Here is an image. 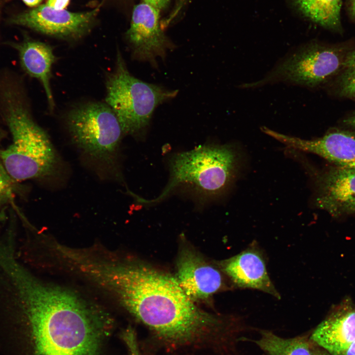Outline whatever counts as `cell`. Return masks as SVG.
<instances>
[{
	"instance_id": "6da1fadb",
	"label": "cell",
	"mask_w": 355,
	"mask_h": 355,
	"mask_svg": "<svg viewBox=\"0 0 355 355\" xmlns=\"http://www.w3.org/2000/svg\"><path fill=\"white\" fill-rule=\"evenodd\" d=\"M77 270L166 344L201 343L225 327L221 318L194 304L176 278L145 264L93 248L80 257Z\"/></svg>"
},
{
	"instance_id": "7a4b0ae2",
	"label": "cell",
	"mask_w": 355,
	"mask_h": 355,
	"mask_svg": "<svg viewBox=\"0 0 355 355\" xmlns=\"http://www.w3.org/2000/svg\"><path fill=\"white\" fill-rule=\"evenodd\" d=\"M0 307L26 319L36 355H97L108 321L94 303L39 279L22 265L12 268L2 282Z\"/></svg>"
},
{
	"instance_id": "3957f363",
	"label": "cell",
	"mask_w": 355,
	"mask_h": 355,
	"mask_svg": "<svg viewBox=\"0 0 355 355\" xmlns=\"http://www.w3.org/2000/svg\"><path fill=\"white\" fill-rule=\"evenodd\" d=\"M0 119L12 141L0 146V160L15 181L42 180L56 175L59 159L45 131L36 122L22 75H0Z\"/></svg>"
},
{
	"instance_id": "277c9868",
	"label": "cell",
	"mask_w": 355,
	"mask_h": 355,
	"mask_svg": "<svg viewBox=\"0 0 355 355\" xmlns=\"http://www.w3.org/2000/svg\"><path fill=\"white\" fill-rule=\"evenodd\" d=\"M106 103L116 115L123 134L142 133L160 104L175 98L178 91L144 82L129 71L120 51L113 71L106 79Z\"/></svg>"
},
{
	"instance_id": "5b68a950",
	"label": "cell",
	"mask_w": 355,
	"mask_h": 355,
	"mask_svg": "<svg viewBox=\"0 0 355 355\" xmlns=\"http://www.w3.org/2000/svg\"><path fill=\"white\" fill-rule=\"evenodd\" d=\"M238 156L229 145H205L178 154L170 163L169 184L158 197L186 185L205 196L217 195L229 185L236 172Z\"/></svg>"
},
{
	"instance_id": "8992f818",
	"label": "cell",
	"mask_w": 355,
	"mask_h": 355,
	"mask_svg": "<svg viewBox=\"0 0 355 355\" xmlns=\"http://www.w3.org/2000/svg\"><path fill=\"white\" fill-rule=\"evenodd\" d=\"M66 123L74 143L87 156L103 164L114 163L123 132L105 103L90 102L68 113Z\"/></svg>"
},
{
	"instance_id": "52a82bcc",
	"label": "cell",
	"mask_w": 355,
	"mask_h": 355,
	"mask_svg": "<svg viewBox=\"0 0 355 355\" xmlns=\"http://www.w3.org/2000/svg\"><path fill=\"white\" fill-rule=\"evenodd\" d=\"M346 53L339 47L316 42L307 44L284 58L262 80L246 86L277 81L317 86L340 71Z\"/></svg>"
},
{
	"instance_id": "ba28073f",
	"label": "cell",
	"mask_w": 355,
	"mask_h": 355,
	"mask_svg": "<svg viewBox=\"0 0 355 355\" xmlns=\"http://www.w3.org/2000/svg\"><path fill=\"white\" fill-rule=\"evenodd\" d=\"M159 13L143 2L137 4L126 33L133 58L148 62L154 68L158 67V58L164 60L168 51L175 48L162 29Z\"/></svg>"
},
{
	"instance_id": "9c48e42d",
	"label": "cell",
	"mask_w": 355,
	"mask_h": 355,
	"mask_svg": "<svg viewBox=\"0 0 355 355\" xmlns=\"http://www.w3.org/2000/svg\"><path fill=\"white\" fill-rule=\"evenodd\" d=\"M315 205L337 218L355 214V169L334 165L314 173Z\"/></svg>"
},
{
	"instance_id": "30bf717a",
	"label": "cell",
	"mask_w": 355,
	"mask_h": 355,
	"mask_svg": "<svg viewBox=\"0 0 355 355\" xmlns=\"http://www.w3.org/2000/svg\"><path fill=\"white\" fill-rule=\"evenodd\" d=\"M98 11L97 8L86 12H71L42 4L14 16L10 23L50 36L74 38L87 31Z\"/></svg>"
},
{
	"instance_id": "8fae6325",
	"label": "cell",
	"mask_w": 355,
	"mask_h": 355,
	"mask_svg": "<svg viewBox=\"0 0 355 355\" xmlns=\"http://www.w3.org/2000/svg\"><path fill=\"white\" fill-rule=\"evenodd\" d=\"M265 134L295 150L316 154L334 165L355 169V133L333 130L313 140L287 136L269 128Z\"/></svg>"
},
{
	"instance_id": "7c38bea8",
	"label": "cell",
	"mask_w": 355,
	"mask_h": 355,
	"mask_svg": "<svg viewBox=\"0 0 355 355\" xmlns=\"http://www.w3.org/2000/svg\"><path fill=\"white\" fill-rule=\"evenodd\" d=\"M234 287L258 290L280 299L268 275L265 257L255 241L238 254L219 263Z\"/></svg>"
},
{
	"instance_id": "4fadbf2b",
	"label": "cell",
	"mask_w": 355,
	"mask_h": 355,
	"mask_svg": "<svg viewBox=\"0 0 355 355\" xmlns=\"http://www.w3.org/2000/svg\"><path fill=\"white\" fill-rule=\"evenodd\" d=\"M176 278L192 300L206 299L222 289L224 285L220 272L189 249L180 253Z\"/></svg>"
},
{
	"instance_id": "5bb4252c",
	"label": "cell",
	"mask_w": 355,
	"mask_h": 355,
	"mask_svg": "<svg viewBox=\"0 0 355 355\" xmlns=\"http://www.w3.org/2000/svg\"><path fill=\"white\" fill-rule=\"evenodd\" d=\"M311 339L333 355L355 340V304L347 298L332 309L312 333Z\"/></svg>"
},
{
	"instance_id": "9a60e30c",
	"label": "cell",
	"mask_w": 355,
	"mask_h": 355,
	"mask_svg": "<svg viewBox=\"0 0 355 355\" xmlns=\"http://www.w3.org/2000/svg\"><path fill=\"white\" fill-rule=\"evenodd\" d=\"M5 44L15 49L18 55L20 65L23 71L37 79L42 85L50 110L55 106L50 85L51 69L56 60L52 47L28 36L19 42L7 41Z\"/></svg>"
},
{
	"instance_id": "2e32d148",
	"label": "cell",
	"mask_w": 355,
	"mask_h": 355,
	"mask_svg": "<svg viewBox=\"0 0 355 355\" xmlns=\"http://www.w3.org/2000/svg\"><path fill=\"white\" fill-rule=\"evenodd\" d=\"M305 17L331 31L342 33L341 19L342 0H292Z\"/></svg>"
},
{
	"instance_id": "e0dca14e",
	"label": "cell",
	"mask_w": 355,
	"mask_h": 355,
	"mask_svg": "<svg viewBox=\"0 0 355 355\" xmlns=\"http://www.w3.org/2000/svg\"><path fill=\"white\" fill-rule=\"evenodd\" d=\"M254 342L267 355H315L309 340L304 336L285 338L269 331L262 330Z\"/></svg>"
},
{
	"instance_id": "ac0fdd59",
	"label": "cell",
	"mask_w": 355,
	"mask_h": 355,
	"mask_svg": "<svg viewBox=\"0 0 355 355\" xmlns=\"http://www.w3.org/2000/svg\"><path fill=\"white\" fill-rule=\"evenodd\" d=\"M27 193L26 187L9 176L0 160V210L13 205L17 197L24 198Z\"/></svg>"
},
{
	"instance_id": "d6986e66",
	"label": "cell",
	"mask_w": 355,
	"mask_h": 355,
	"mask_svg": "<svg viewBox=\"0 0 355 355\" xmlns=\"http://www.w3.org/2000/svg\"><path fill=\"white\" fill-rule=\"evenodd\" d=\"M337 83L340 95L355 100V50L347 52Z\"/></svg>"
},
{
	"instance_id": "ffe728a7",
	"label": "cell",
	"mask_w": 355,
	"mask_h": 355,
	"mask_svg": "<svg viewBox=\"0 0 355 355\" xmlns=\"http://www.w3.org/2000/svg\"><path fill=\"white\" fill-rule=\"evenodd\" d=\"M123 339L128 347L129 355H141L134 330L127 328L123 334Z\"/></svg>"
},
{
	"instance_id": "44dd1931",
	"label": "cell",
	"mask_w": 355,
	"mask_h": 355,
	"mask_svg": "<svg viewBox=\"0 0 355 355\" xmlns=\"http://www.w3.org/2000/svg\"><path fill=\"white\" fill-rule=\"evenodd\" d=\"M171 0H142V2L148 4L159 11L165 9Z\"/></svg>"
},
{
	"instance_id": "7402d4cb",
	"label": "cell",
	"mask_w": 355,
	"mask_h": 355,
	"mask_svg": "<svg viewBox=\"0 0 355 355\" xmlns=\"http://www.w3.org/2000/svg\"><path fill=\"white\" fill-rule=\"evenodd\" d=\"M70 0H48L46 4L58 10L65 9L68 5Z\"/></svg>"
},
{
	"instance_id": "603a6c76",
	"label": "cell",
	"mask_w": 355,
	"mask_h": 355,
	"mask_svg": "<svg viewBox=\"0 0 355 355\" xmlns=\"http://www.w3.org/2000/svg\"><path fill=\"white\" fill-rule=\"evenodd\" d=\"M346 7L349 16L355 23V0H346Z\"/></svg>"
},
{
	"instance_id": "cb8c5ba5",
	"label": "cell",
	"mask_w": 355,
	"mask_h": 355,
	"mask_svg": "<svg viewBox=\"0 0 355 355\" xmlns=\"http://www.w3.org/2000/svg\"><path fill=\"white\" fill-rule=\"evenodd\" d=\"M343 122L346 126L355 128V111L351 115L346 118Z\"/></svg>"
},
{
	"instance_id": "d4e9b609",
	"label": "cell",
	"mask_w": 355,
	"mask_h": 355,
	"mask_svg": "<svg viewBox=\"0 0 355 355\" xmlns=\"http://www.w3.org/2000/svg\"><path fill=\"white\" fill-rule=\"evenodd\" d=\"M340 355H355V340L353 341Z\"/></svg>"
},
{
	"instance_id": "484cf974",
	"label": "cell",
	"mask_w": 355,
	"mask_h": 355,
	"mask_svg": "<svg viewBox=\"0 0 355 355\" xmlns=\"http://www.w3.org/2000/svg\"><path fill=\"white\" fill-rule=\"evenodd\" d=\"M27 6L35 7L40 4L42 0H22Z\"/></svg>"
},
{
	"instance_id": "4316f807",
	"label": "cell",
	"mask_w": 355,
	"mask_h": 355,
	"mask_svg": "<svg viewBox=\"0 0 355 355\" xmlns=\"http://www.w3.org/2000/svg\"><path fill=\"white\" fill-rule=\"evenodd\" d=\"M315 355H328L324 354V353H318L317 354L315 353Z\"/></svg>"
}]
</instances>
